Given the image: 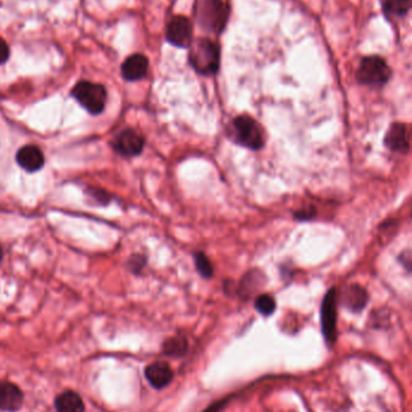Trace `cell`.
Instances as JSON below:
<instances>
[{
  "label": "cell",
  "instance_id": "obj_10",
  "mask_svg": "<svg viewBox=\"0 0 412 412\" xmlns=\"http://www.w3.org/2000/svg\"><path fill=\"white\" fill-rule=\"evenodd\" d=\"M148 68H149L148 58L144 55L136 53L128 57V59L123 62L121 74L128 81H138L146 75Z\"/></svg>",
  "mask_w": 412,
  "mask_h": 412
},
{
  "label": "cell",
  "instance_id": "obj_22",
  "mask_svg": "<svg viewBox=\"0 0 412 412\" xmlns=\"http://www.w3.org/2000/svg\"><path fill=\"white\" fill-rule=\"evenodd\" d=\"M3 258V251H1V248H0V260Z\"/></svg>",
  "mask_w": 412,
  "mask_h": 412
},
{
  "label": "cell",
  "instance_id": "obj_21",
  "mask_svg": "<svg viewBox=\"0 0 412 412\" xmlns=\"http://www.w3.org/2000/svg\"><path fill=\"white\" fill-rule=\"evenodd\" d=\"M10 51L9 46L4 39L0 38V64H4L5 62L9 58Z\"/></svg>",
  "mask_w": 412,
  "mask_h": 412
},
{
  "label": "cell",
  "instance_id": "obj_15",
  "mask_svg": "<svg viewBox=\"0 0 412 412\" xmlns=\"http://www.w3.org/2000/svg\"><path fill=\"white\" fill-rule=\"evenodd\" d=\"M55 405L57 412H85V405L81 397L73 390H67L58 395Z\"/></svg>",
  "mask_w": 412,
  "mask_h": 412
},
{
  "label": "cell",
  "instance_id": "obj_4",
  "mask_svg": "<svg viewBox=\"0 0 412 412\" xmlns=\"http://www.w3.org/2000/svg\"><path fill=\"white\" fill-rule=\"evenodd\" d=\"M390 74V66L385 59L378 56H369L360 62L357 80L365 86L381 87L388 83Z\"/></svg>",
  "mask_w": 412,
  "mask_h": 412
},
{
  "label": "cell",
  "instance_id": "obj_7",
  "mask_svg": "<svg viewBox=\"0 0 412 412\" xmlns=\"http://www.w3.org/2000/svg\"><path fill=\"white\" fill-rule=\"evenodd\" d=\"M191 23L185 16H176L167 27V40L177 48H188L191 43Z\"/></svg>",
  "mask_w": 412,
  "mask_h": 412
},
{
  "label": "cell",
  "instance_id": "obj_6",
  "mask_svg": "<svg viewBox=\"0 0 412 412\" xmlns=\"http://www.w3.org/2000/svg\"><path fill=\"white\" fill-rule=\"evenodd\" d=\"M322 330L328 343H334L336 339V290L331 288L325 294L322 304Z\"/></svg>",
  "mask_w": 412,
  "mask_h": 412
},
{
  "label": "cell",
  "instance_id": "obj_2",
  "mask_svg": "<svg viewBox=\"0 0 412 412\" xmlns=\"http://www.w3.org/2000/svg\"><path fill=\"white\" fill-rule=\"evenodd\" d=\"M233 138L237 143L250 150H260L265 143V136L259 123L254 118L242 115L233 122Z\"/></svg>",
  "mask_w": 412,
  "mask_h": 412
},
{
  "label": "cell",
  "instance_id": "obj_13",
  "mask_svg": "<svg viewBox=\"0 0 412 412\" xmlns=\"http://www.w3.org/2000/svg\"><path fill=\"white\" fill-rule=\"evenodd\" d=\"M145 378L155 388H163L172 381L173 371L167 363L156 362L145 369Z\"/></svg>",
  "mask_w": 412,
  "mask_h": 412
},
{
  "label": "cell",
  "instance_id": "obj_9",
  "mask_svg": "<svg viewBox=\"0 0 412 412\" xmlns=\"http://www.w3.org/2000/svg\"><path fill=\"white\" fill-rule=\"evenodd\" d=\"M385 143L390 151L408 153L410 150V134H408V127L404 123L392 125L387 132Z\"/></svg>",
  "mask_w": 412,
  "mask_h": 412
},
{
  "label": "cell",
  "instance_id": "obj_16",
  "mask_svg": "<svg viewBox=\"0 0 412 412\" xmlns=\"http://www.w3.org/2000/svg\"><path fill=\"white\" fill-rule=\"evenodd\" d=\"M186 350H188V343L181 336L168 339L163 345V351L170 356H183Z\"/></svg>",
  "mask_w": 412,
  "mask_h": 412
},
{
  "label": "cell",
  "instance_id": "obj_3",
  "mask_svg": "<svg viewBox=\"0 0 412 412\" xmlns=\"http://www.w3.org/2000/svg\"><path fill=\"white\" fill-rule=\"evenodd\" d=\"M71 96L74 97L83 108H86L88 113L92 115L101 113L106 106V88L98 83H88V81L76 83L74 88L71 90Z\"/></svg>",
  "mask_w": 412,
  "mask_h": 412
},
{
  "label": "cell",
  "instance_id": "obj_20",
  "mask_svg": "<svg viewBox=\"0 0 412 412\" xmlns=\"http://www.w3.org/2000/svg\"><path fill=\"white\" fill-rule=\"evenodd\" d=\"M144 264L145 258L144 257L139 256V255L132 257L131 262H130V267H131L132 270H133L135 273H138V271L144 267Z\"/></svg>",
  "mask_w": 412,
  "mask_h": 412
},
{
  "label": "cell",
  "instance_id": "obj_1",
  "mask_svg": "<svg viewBox=\"0 0 412 412\" xmlns=\"http://www.w3.org/2000/svg\"><path fill=\"white\" fill-rule=\"evenodd\" d=\"M188 62L193 69L202 75H213L219 69V48L214 41L207 38L195 40L190 43Z\"/></svg>",
  "mask_w": 412,
  "mask_h": 412
},
{
  "label": "cell",
  "instance_id": "obj_17",
  "mask_svg": "<svg viewBox=\"0 0 412 412\" xmlns=\"http://www.w3.org/2000/svg\"><path fill=\"white\" fill-rule=\"evenodd\" d=\"M255 308L261 315L268 316V315H272L273 311L276 310V301L272 298L271 295L261 294L255 300Z\"/></svg>",
  "mask_w": 412,
  "mask_h": 412
},
{
  "label": "cell",
  "instance_id": "obj_18",
  "mask_svg": "<svg viewBox=\"0 0 412 412\" xmlns=\"http://www.w3.org/2000/svg\"><path fill=\"white\" fill-rule=\"evenodd\" d=\"M411 6V0H386V9L395 16H404Z\"/></svg>",
  "mask_w": 412,
  "mask_h": 412
},
{
  "label": "cell",
  "instance_id": "obj_11",
  "mask_svg": "<svg viewBox=\"0 0 412 412\" xmlns=\"http://www.w3.org/2000/svg\"><path fill=\"white\" fill-rule=\"evenodd\" d=\"M16 161L22 169L27 171H38L45 163L44 153L34 145H27L18 152Z\"/></svg>",
  "mask_w": 412,
  "mask_h": 412
},
{
  "label": "cell",
  "instance_id": "obj_8",
  "mask_svg": "<svg viewBox=\"0 0 412 412\" xmlns=\"http://www.w3.org/2000/svg\"><path fill=\"white\" fill-rule=\"evenodd\" d=\"M144 139L137 132L126 129L116 136L114 141L115 151L123 157H136L143 151Z\"/></svg>",
  "mask_w": 412,
  "mask_h": 412
},
{
  "label": "cell",
  "instance_id": "obj_19",
  "mask_svg": "<svg viewBox=\"0 0 412 412\" xmlns=\"http://www.w3.org/2000/svg\"><path fill=\"white\" fill-rule=\"evenodd\" d=\"M195 265L196 269L201 275L202 278H210L213 275V268H212L211 262L205 256V253H196L195 255Z\"/></svg>",
  "mask_w": 412,
  "mask_h": 412
},
{
  "label": "cell",
  "instance_id": "obj_14",
  "mask_svg": "<svg viewBox=\"0 0 412 412\" xmlns=\"http://www.w3.org/2000/svg\"><path fill=\"white\" fill-rule=\"evenodd\" d=\"M368 301V293L363 287L352 285L342 294V303L352 311H360Z\"/></svg>",
  "mask_w": 412,
  "mask_h": 412
},
{
  "label": "cell",
  "instance_id": "obj_5",
  "mask_svg": "<svg viewBox=\"0 0 412 412\" xmlns=\"http://www.w3.org/2000/svg\"><path fill=\"white\" fill-rule=\"evenodd\" d=\"M228 21V8L223 0H202L198 9V24L205 31L219 33Z\"/></svg>",
  "mask_w": 412,
  "mask_h": 412
},
{
  "label": "cell",
  "instance_id": "obj_12",
  "mask_svg": "<svg viewBox=\"0 0 412 412\" xmlns=\"http://www.w3.org/2000/svg\"><path fill=\"white\" fill-rule=\"evenodd\" d=\"M23 395L16 385L10 382L0 383V410L1 411H18L22 406Z\"/></svg>",
  "mask_w": 412,
  "mask_h": 412
}]
</instances>
